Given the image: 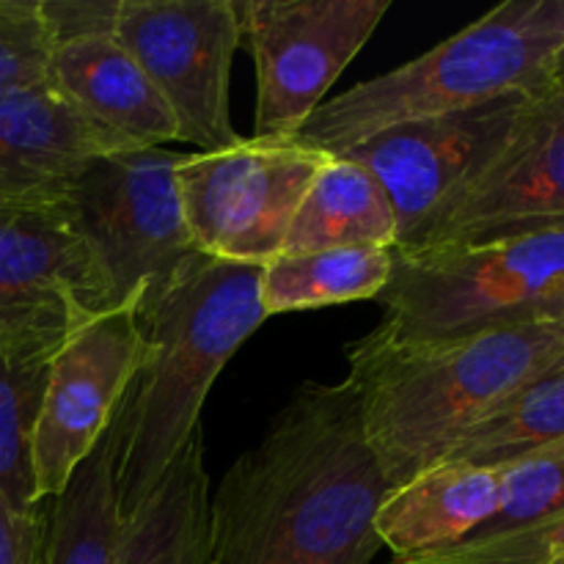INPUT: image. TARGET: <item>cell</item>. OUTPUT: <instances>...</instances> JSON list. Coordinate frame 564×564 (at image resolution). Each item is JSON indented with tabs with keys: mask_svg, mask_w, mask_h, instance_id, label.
<instances>
[{
	"mask_svg": "<svg viewBox=\"0 0 564 564\" xmlns=\"http://www.w3.org/2000/svg\"><path fill=\"white\" fill-rule=\"evenodd\" d=\"M389 490L356 389L303 383L209 494V564H372Z\"/></svg>",
	"mask_w": 564,
	"mask_h": 564,
	"instance_id": "obj_1",
	"label": "cell"
},
{
	"mask_svg": "<svg viewBox=\"0 0 564 564\" xmlns=\"http://www.w3.org/2000/svg\"><path fill=\"white\" fill-rule=\"evenodd\" d=\"M347 383L389 488L438 466L457 435L564 358V330L516 323L435 341L369 330L345 347Z\"/></svg>",
	"mask_w": 564,
	"mask_h": 564,
	"instance_id": "obj_2",
	"label": "cell"
},
{
	"mask_svg": "<svg viewBox=\"0 0 564 564\" xmlns=\"http://www.w3.org/2000/svg\"><path fill=\"white\" fill-rule=\"evenodd\" d=\"M262 268L198 253L141 303L147 358L119 413L116 490L121 516L135 510L187 441L218 375L268 319Z\"/></svg>",
	"mask_w": 564,
	"mask_h": 564,
	"instance_id": "obj_3",
	"label": "cell"
},
{
	"mask_svg": "<svg viewBox=\"0 0 564 564\" xmlns=\"http://www.w3.org/2000/svg\"><path fill=\"white\" fill-rule=\"evenodd\" d=\"M564 0H505L419 58L325 99L295 141L328 154L427 116L505 97H532L556 83Z\"/></svg>",
	"mask_w": 564,
	"mask_h": 564,
	"instance_id": "obj_4",
	"label": "cell"
},
{
	"mask_svg": "<svg viewBox=\"0 0 564 564\" xmlns=\"http://www.w3.org/2000/svg\"><path fill=\"white\" fill-rule=\"evenodd\" d=\"M564 286V226L477 242L394 251L375 330L397 341H435L499 325L534 323Z\"/></svg>",
	"mask_w": 564,
	"mask_h": 564,
	"instance_id": "obj_5",
	"label": "cell"
},
{
	"mask_svg": "<svg viewBox=\"0 0 564 564\" xmlns=\"http://www.w3.org/2000/svg\"><path fill=\"white\" fill-rule=\"evenodd\" d=\"M328 160V152L301 141L259 138H242L218 152H182L176 187L196 251L253 268L273 262Z\"/></svg>",
	"mask_w": 564,
	"mask_h": 564,
	"instance_id": "obj_6",
	"label": "cell"
},
{
	"mask_svg": "<svg viewBox=\"0 0 564 564\" xmlns=\"http://www.w3.org/2000/svg\"><path fill=\"white\" fill-rule=\"evenodd\" d=\"M169 147L94 160L69 196L72 218L113 286L116 306L147 301L198 257L187 231Z\"/></svg>",
	"mask_w": 564,
	"mask_h": 564,
	"instance_id": "obj_7",
	"label": "cell"
},
{
	"mask_svg": "<svg viewBox=\"0 0 564 564\" xmlns=\"http://www.w3.org/2000/svg\"><path fill=\"white\" fill-rule=\"evenodd\" d=\"M257 72L253 135L295 141L372 39L391 0H235Z\"/></svg>",
	"mask_w": 564,
	"mask_h": 564,
	"instance_id": "obj_8",
	"label": "cell"
},
{
	"mask_svg": "<svg viewBox=\"0 0 564 564\" xmlns=\"http://www.w3.org/2000/svg\"><path fill=\"white\" fill-rule=\"evenodd\" d=\"M113 36L147 72L196 152L240 143L229 80L242 28L235 0H119Z\"/></svg>",
	"mask_w": 564,
	"mask_h": 564,
	"instance_id": "obj_9",
	"label": "cell"
},
{
	"mask_svg": "<svg viewBox=\"0 0 564 564\" xmlns=\"http://www.w3.org/2000/svg\"><path fill=\"white\" fill-rule=\"evenodd\" d=\"M147 358L141 301L121 303L69 334L50 364L33 433L39 505L66 488L75 468L97 449L121 413Z\"/></svg>",
	"mask_w": 564,
	"mask_h": 564,
	"instance_id": "obj_10",
	"label": "cell"
},
{
	"mask_svg": "<svg viewBox=\"0 0 564 564\" xmlns=\"http://www.w3.org/2000/svg\"><path fill=\"white\" fill-rule=\"evenodd\" d=\"M527 102L529 97H505L405 121L341 152L367 165L389 193L397 213V253L424 248L446 207L501 152Z\"/></svg>",
	"mask_w": 564,
	"mask_h": 564,
	"instance_id": "obj_11",
	"label": "cell"
},
{
	"mask_svg": "<svg viewBox=\"0 0 564 564\" xmlns=\"http://www.w3.org/2000/svg\"><path fill=\"white\" fill-rule=\"evenodd\" d=\"M113 306L108 273L69 202L0 207V330L66 339Z\"/></svg>",
	"mask_w": 564,
	"mask_h": 564,
	"instance_id": "obj_12",
	"label": "cell"
},
{
	"mask_svg": "<svg viewBox=\"0 0 564 564\" xmlns=\"http://www.w3.org/2000/svg\"><path fill=\"white\" fill-rule=\"evenodd\" d=\"M554 226H564V80L529 97L501 152L446 207L424 248Z\"/></svg>",
	"mask_w": 564,
	"mask_h": 564,
	"instance_id": "obj_13",
	"label": "cell"
},
{
	"mask_svg": "<svg viewBox=\"0 0 564 564\" xmlns=\"http://www.w3.org/2000/svg\"><path fill=\"white\" fill-rule=\"evenodd\" d=\"M47 86L113 154L180 141L174 113L113 31L55 44Z\"/></svg>",
	"mask_w": 564,
	"mask_h": 564,
	"instance_id": "obj_14",
	"label": "cell"
},
{
	"mask_svg": "<svg viewBox=\"0 0 564 564\" xmlns=\"http://www.w3.org/2000/svg\"><path fill=\"white\" fill-rule=\"evenodd\" d=\"M105 154L113 152L50 86L0 94V207L66 204Z\"/></svg>",
	"mask_w": 564,
	"mask_h": 564,
	"instance_id": "obj_15",
	"label": "cell"
},
{
	"mask_svg": "<svg viewBox=\"0 0 564 564\" xmlns=\"http://www.w3.org/2000/svg\"><path fill=\"white\" fill-rule=\"evenodd\" d=\"M505 468L441 463L391 488L380 505L375 529L394 554H424L474 538L499 512Z\"/></svg>",
	"mask_w": 564,
	"mask_h": 564,
	"instance_id": "obj_16",
	"label": "cell"
},
{
	"mask_svg": "<svg viewBox=\"0 0 564 564\" xmlns=\"http://www.w3.org/2000/svg\"><path fill=\"white\" fill-rule=\"evenodd\" d=\"M209 494L198 430L158 488L124 516L113 564H209Z\"/></svg>",
	"mask_w": 564,
	"mask_h": 564,
	"instance_id": "obj_17",
	"label": "cell"
},
{
	"mask_svg": "<svg viewBox=\"0 0 564 564\" xmlns=\"http://www.w3.org/2000/svg\"><path fill=\"white\" fill-rule=\"evenodd\" d=\"M397 246V213L378 176L358 160L330 154L297 207L281 253Z\"/></svg>",
	"mask_w": 564,
	"mask_h": 564,
	"instance_id": "obj_18",
	"label": "cell"
},
{
	"mask_svg": "<svg viewBox=\"0 0 564 564\" xmlns=\"http://www.w3.org/2000/svg\"><path fill=\"white\" fill-rule=\"evenodd\" d=\"M119 416L97 449L75 468L66 488L50 501L42 564H113L121 538Z\"/></svg>",
	"mask_w": 564,
	"mask_h": 564,
	"instance_id": "obj_19",
	"label": "cell"
},
{
	"mask_svg": "<svg viewBox=\"0 0 564 564\" xmlns=\"http://www.w3.org/2000/svg\"><path fill=\"white\" fill-rule=\"evenodd\" d=\"M61 345V336L0 330V494L17 510L44 507L33 479V433Z\"/></svg>",
	"mask_w": 564,
	"mask_h": 564,
	"instance_id": "obj_20",
	"label": "cell"
},
{
	"mask_svg": "<svg viewBox=\"0 0 564 564\" xmlns=\"http://www.w3.org/2000/svg\"><path fill=\"white\" fill-rule=\"evenodd\" d=\"M394 273V248L352 246L281 253L262 268L259 297L268 317L290 312L378 301Z\"/></svg>",
	"mask_w": 564,
	"mask_h": 564,
	"instance_id": "obj_21",
	"label": "cell"
},
{
	"mask_svg": "<svg viewBox=\"0 0 564 564\" xmlns=\"http://www.w3.org/2000/svg\"><path fill=\"white\" fill-rule=\"evenodd\" d=\"M560 444H564V358L457 435L441 463L501 468Z\"/></svg>",
	"mask_w": 564,
	"mask_h": 564,
	"instance_id": "obj_22",
	"label": "cell"
},
{
	"mask_svg": "<svg viewBox=\"0 0 564 564\" xmlns=\"http://www.w3.org/2000/svg\"><path fill=\"white\" fill-rule=\"evenodd\" d=\"M505 468L501 507L477 534L510 532L564 512V446L534 452ZM474 534V538H477Z\"/></svg>",
	"mask_w": 564,
	"mask_h": 564,
	"instance_id": "obj_23",
	"label": "cell"
},
{
	"mask_svg": "<svg viewBox=\"0 0 564 564\" xmlns=\"http://www.w3.org/2000/svg\"><path fill=\"white\" fill-rule=\"evenodd\" d=\"M391 564H564V512L510 532L477 534L449 549L402 556Z\"/></svg>",
	"mask_w": 564,
	"mask_h": 564,
	"instance_id": "obj_24",
	"label": "cell"
},
{
	"mask_svg": "<svg viewBox=\"0 0 564 564\" xmlns=\"http://www.w3.org/2000/svg\"><path fill=\"white\" fill-rule=\"evenodd\" d=\"M53 47L42 0H0V94L47 86Z\"/></svg>",
	"mask_w": 564,
	"mask_h": 564,
	"instance_id": "obj_25",
	"label": "cell"
},
{
	"mask_svg": "<svg viewBox=\"0 0 564 564\" xmlns=\"http://www.w3.org/2000/svg\"><path fill=\"white\" fill-rule=\"evenodd\" d=\"M47 505L17 510L0 494V564H42Z\"/></svg>",
	"mask_w": 564,
	"mask_h": 564,
	"instance_id": "obj_26",
	"label": "cell"
},
{
	"mask_svg": "<svg viewBox=\"0 0 564 564\" xmlns=\"http://www.w3.org/2000/svg\"><path fill=\"white\" fill-rule=\"evenodd\" d=\"M119 0H42L53 42L88 36V33L113 31Z\"/></svg>",
	"mask_w": 564,
	"mask_h": 564,
	"instance_id": "obj_27",
	"label": "cell"
},
{
	"mask_svg": "<svg viewBox=\"0 0 564 564\" xmlns=\"http://www.w3.org/2000/svg\"><path fill=\"white\" fill-rule=\"evenodd\" d=\"M534 323H549V325H556V328L564 330V286L556 292L554 297H551L549 303H545L543 308H540L538 317H534Z\"/></svg>",
	"mask_w": 564,
	"mask_h": 564,
	"instance_id": "obj_28",
	"label": "cell"
},
{
	"mask_svg": "<svg viewBox=\"0 0 564 564\" xmlns=\"http://www.w3.org/2000/svg\"><path fill=\"white\" fill-rule=\"evenodd\" d=\"M556 80H564V50L560 55V64H556Z\"/></svg>",
	"mask_w": 564,
	"mask_h": 564,
	"instance_id": "obj_29",
	"label": "cell"
},
{
	"mask_svg": "<svg viewBox=\"0 0 564 564\" xmlns=\"http://www.w3.org/2000/svg\"><path fill=\"white\" fill-rule=\"evenodd\" d=\"M560 446H564V444H560Z\"/></svg>",
	"mask_w": 564,
	"mask_h": 564,
	"instance_id": "obj_30",
	"label": "cell"
}]
</instances>
